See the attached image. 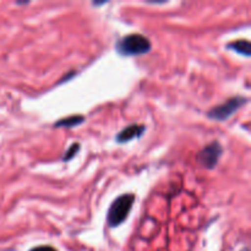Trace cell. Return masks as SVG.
Listing matches in <instances>:
<instances>
[{
    "mask_svg": "<svg viewBox=\"0 0 251 251\" xmlns=\"http://www.w3.org/2000/svg\"><path fill=\"white\" fill-rule=\"evenodd\" d=\"M115 48L118 53L125 56L142 55L151 50V42L142 34L134 33L120 38L115 44Z\"/></svg>",
    "mask_w": 251,
    "mask_h": 251,
    "instance_id": "6da1fadb",
    "label": "cell"
},
{
    "mask_svg": "<svg viewBox=\"0 0 251 251\" xmlns=\"http://www.w3.org/2000/svg\"><path fill=\"white\" fill-rule=\"evenodd\" d=\"M135 202V195L132 194H124L120 195L114 200V202L110 205L108 211V225L109 227L115 228L122 225L131 211L132 205Z\"/></svg>",
    "mask_w": 251,
    "mask_h": 251,
    "instance_id": "7a4b0ae2",
    "label": "cell"
},
{
    "mask_svg": "<svg viewBox=\"0 0 251 251\" xmlns=\"http://www.w3.org/2000/svg\"><path fill=\"white\" fill-rule=\"evenodd\" d=\"M248 102V100L245 97H233L229 98L226 103L223 104L217 105V107L212 108L210 112L207 113L208 118L213 120H218V122H223V120H227L228 118L232 117L240 107L245 104Z\"/></svg>",
    "mask_w": 251,
    "mask_h": 251,
    "instance_id": "3957f363",
    "label": "cell"
},
{
    "mask_svg": "<svg viewBox=\"0 0 251 251\" xmlns=\"http://www.w3.org/2000/svg\"><path fill=\"white\" fill-rule=\"evenodd\" d=\"M222 146L217 141L208 144L205 149L201 150L198 154V162L201 167L206 169H213L217 166L220 157L222 154Z\"/></svg>",
    "mask_w": 251,
    "mask_h": 251,
    "instance_id": "277c9868",
    "label": "cell"
},
{
    "mask_svg": "<svg viewBox=\"0 0 251 251\" xmlns=\"http://www.w3.org/2000/svg\"><path fill=\"white\" fill-rule=\"evenodd\" d=\"M145 132L144 125H130V126L123 129L119 134L117 135V142L119 144H126L131 140L137 139Z\"/></svg>",
    "mask_w": 251,
    "mask_h": 251,
    "instance_id": "5b68a950",
    "label": "cell"
},
{
    "mask_svg": "<svg viewBox=\"0 0 251 251\" xmlns=\"http://www.w3.org/2000/svg\"><path fill=\"white\" fill-rule=\"evenodd\" d=\"M227 48L232 49V50L237 51V53L242 54L247 58L251 56V46L248 39H238V41L232 42V43H228Z\"/></svg>",
    "mask_w": 251,
    "mask_h": 251,
    "instance_id": "8992f818",
    "label": "cell"
},
{
    "mask_svg": "<svg viewBox=\"0 0 251 251\" xmlns=\"http://www.w3.org/2000/svg\"><path fill=\"white\" fill-rule=\"evenodd\" d=\"M85 122V117L82 115H71V117L63 118L54 124L55 127H75Z\"/></svg>",
    "mask_w": 251,
    "mask_h": 251,
    "instance_id": "52a82bcc",
    "label": "cell"
},
{
    "mask_svg": "<svg viewBox=\"0 0 251 251\" xmlns=\"http://www.w3.org/2000/svg\"><path fill=\"white\" fill-rule=\"evenodd\" d=\"M78 151H80V144H73L70 146V149H69L68 151L65 152V154H64L63 161L68 162L70 161V159H73Z\"/></svg>",
    "mask_w": 251,
    "mask_h": 251,
    "instance_id": "ba28073f",
    "label": "cell"
},
{
    "mask_svg": "<svg viewBox=\"0 0 251 251\" xmlns=\"http://www.w3.org/2000/svg\"><path fill=\"white\" fill-rule=\"evenodd\" d=\"M29 251H56L53 247H49V245H42V247H36L32 248Z\"/></svg>",
    "mask_w": 251,
    "mask_h": 251,
    "instance_id": "9c48e42d",
    "label": "cell"
},
{
    "mask_svg": "<svg viewBox=\"0 0 251 251\" xmlns=\"http://www.w3.org/2000/svg\"><path fill=\"white\" fill-rule=\"evenodd\" d=\"M243 251H249V250H248V249H244Z\"/></svg>",
    "mask_w": 251,
    "mask_h": 251,
    "instance_id": "30bf717a",
    "label": "cell"
}]
</instances>
